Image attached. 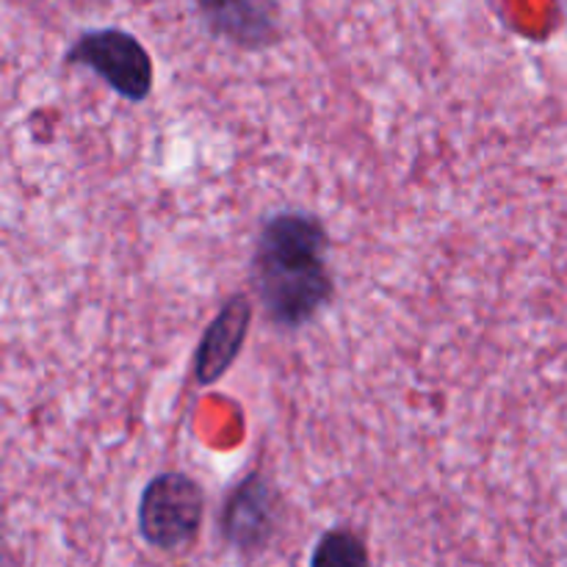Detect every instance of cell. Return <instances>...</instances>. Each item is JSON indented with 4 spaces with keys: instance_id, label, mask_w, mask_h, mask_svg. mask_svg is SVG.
I'll return each instance as SVG.
<instances>
[{
    "instance_id": "cell-1",
    "label": "cell",
    "mask_w": 567,
    "mask_h": 567,
    "mask_svg": "<svg viewBox=\"0 0 567 567\" xmlns=\"http://www.w3.org/2000/svg\"><path fill=\"white\" fill-rule=\"evenodd\" d=\"M327 247L330 241L316 216L282 210L266 221L255 247L252 280L275 324L302 327L330 302Z\"/></svg>"
},
{
    "instance_id": "cell-2",
    "label": "cell",
    "mask_w": 567,
    "mask_h": 567,
    "mask_svg": "<svg viewBox=\"0 0 567 567\" xmlns=\"http://www.w3.org/2000/svg\"><path fill=\"white\" fill-rule=\"evenodd\" d=\"M205 498L197 482L177 471L153 476L138 498V532L161 551H177L199 535Z\"/></svg>"
},
{
    "instance_id": "cell-3",
    "label": "cell",
    "mask_w": 567,
    "mask_h": 567,
    "mask_svg": "<svg viewBox=\"0 0 567 567\" xmlns=\"http://www.w3.org/2000/svg\"><path fill=\"white\" fill-rule=\"evenodd\" d=\"M70 66H86L103 78L120 97L142 103L153 92V59L133 33L120 28L89 31L66 50Z\"/></svg>"
},
{
    "instance_id": "cell-4",
    "label": "cell",
    "mask_w": 567,
    "mask_h": 567,
    "mask_svg": "<svg viewBox=\"0 0 567 567\" xmlns=\"http://www.w3.org/2000/svg\"><path fill=\"white\" fill-rule=\"evenodd\" d=\"M277 526V496L260 474L247 476L230 493L221 513V532L227 543L244 554H255L269 543Z\"/></svg>"
},
{
    "instance_id": "cell-5",
    "label": "cell",
    "mask_w": 567,
    "mask_h": 567,
    "mask_svg": "<svg viewBox=\"0 0 567 567\" xmlns=\"http://www.w3.org/2000/svg\"><path fill=\"white\" fill-rule=\"evenodd\" d=\"M194 6L216 37L238 48L258 50L280 37V17L271 0H194Z\"/></svg>"
},
{
    "instance_id": "cell-6",
    "label": "cell",
    "mask_w": 567,
    "mask_h": 567,
    "mask_svg": "<svg viewBox=\"0 0 567 567\" xmlns=\"http://www.w3.org/2000/svg\"><path fill=\"white\" fill-rule=\"evenodd\" d=\"M249 321H252V305L244 297H233L227 299V305H221V310L205 330L197 347V358H194V377L199 385H214L236 363L238 352L247 341Z\"/></svg>"
},
{
    "instance_id": "cell-7",
    "label": "cell",
    "mask_w": 567,
    "mask_h": 567,
    "mask_svg": "<svg viewBox=\"0 0 567 567\" xmlns=\"http://www.w3.org/2000/svg\"><path fill=\"white\" fill-rule=\"evenodd\" d=\"M310 567H371V559L354 532L330 529L316 543Z\"/></svg>"
}]
</instances>
